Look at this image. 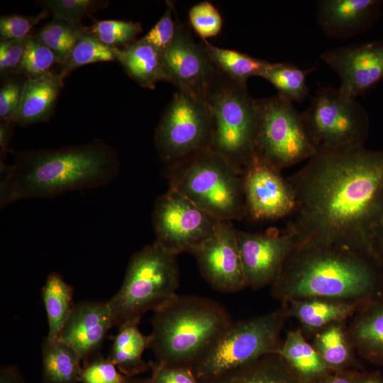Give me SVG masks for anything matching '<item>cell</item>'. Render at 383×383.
Here are the masks:
<instances>
[{"label":"cell","instance_id":"obj_1","mask_svg":"<svg viewBox=\"0 0 383 383\" xmlns=\"http://www.w3.org/2000/svg\"><path fill=\"white\" fill-rule=\"evenodd\" d=\"M287 180L296 205L286 231L296 244L313 240L372 250L371 233L383 216V150H318Z\"/></svg>","mask_w":383,"mask_h":383},{"label":"cell","instance_id":"obj_2","mask_svg":"<svg viewBox=\"0 0 383 383\" xmlns=\"http://www.w3.org/2000/svg\"><path fill=\"white\" fill-rule=\"evenodd\" d=\"M270 287L281 304L311 297L363 304L383 292V263L365 247L305 240L296 244Z\"/></svg>","mask_w":383,"mask_h":383},{"label":"cell","instance_id":"obj_3","mask_svg":"<svg viewBox=\"0 0 383 383\" xmlns=\"http://www.w3.org/2000/svg\"><path fill=\"white\" fill-rule=\"evenodd\" d=\"M12 155L10 165H1V209L21 200L105 186L116 177L121 165L117 152L100 139Z\"/></svg>","mask_w":383,"mask_h":383},{"label":"cell","instance_id":"obj_4","mask_svg":"<svg viewBox=\"0 0 383 383\" xmlns=\"http://www.w3.org/2000/svg\"><path fill=\"white\" fill-rule=\"evenodd\" d=\"M151 321L154 362L192 368L233 320L213 299L176 294L154 311Z\"/></svg>","mask_w":383,"mask_h":383},{"label":"cell","instance_id":"obj_5","mask_svg":"<svg viewBox=\"0 0 383 383\" xmlns=\"http://www.w3.org/2000/svg\"><path fill=\"white\" fill-rule=\"evenodd\" d=\"M170 188L219 219L247 216L243 175L210 148L167 166Z\"/></svg>","mask_w":383,"mask_h":383},{"label":"cell","instance_id":"obj_6","mask_svg":"<svg viewBox=\"0 0 383 383\" xmlns=\"http://www.w3.org/2000/svg\"><path fill=\"white\" fill-rule=\"evenodd\" d=\"M205 101L212 119L209 148L243 175L256 157L255 99L249 94L247 84L235 82L218 70Z\"/></svg>","mask_w":383,"mask_h":383},{"label":"cell","instance_id":"obj_7","mask_svg":"<svg viewBox=\"0 0 383 383\" xmlns=\"http://www.w3.org/2000/svg\"><path fill=\"white\" fill-rule=\"evenodd\" d=\"M176 257L156 242L133 255L121 288L108 301L113 326L139 324L145 312L155 311L177 294L179 272Z\"/></svg>","mask_w":383,"mask_h":383},{"label":"cell","instance_id":"obj_8","mask_svg":"<svg viewBox=\"0 0 383 383\" xmlns=\"http://www.w3.org/2000/svg\"><path fill=\"white\" fill-rule=\"evenodd\" d=\"M286 306L267 313L233 321L193 365L201 383H207L269 353H277L288 318Z\"/></svg>","mask_w":383,"mask_h":383},{"label":"cell","instance_id":"obj_9","mask_svg":"<svg viewBox=\"0 0 383 383\" xmlns=\"http://www.w3.org/2000/svg\"><path fill=\"white\" fill-rule=\"evenodd\" d=\"M256 156L276 170L309 160L316 152L301 112L279 95L256 99Z\"/></svg>","mask_w":383,"mask_h":383},{"label":"cell","instance_id":"obj_10","mask_svg":"<svg viewBox=\"0 0 383 383\" xmlns=\"http://www.w3.org/2000/svg\"><path fill=\"white\" fill-rule=\"evenodd\" d=\"M301 114L316 150L363 146L367 138V111L356 98L338 88L320 87Z\"/></svg>","mask_w":383,"mask_h":383},{"label":"cell","instance_id":"obj_11","mask_svg":"<svg viewBox=\"0 0 383 383\" xmlns=\"http://www.w3.org/2000/svg\"><path fill=\"white\" fill-rule=\"evenodd\" d=\"M211 115L205 100L177 91L155 133L157 152L166 166L209 148Z\"/></svg>","mask_w":383,"mask_h":383},{"label":"cell","instance_id":"obj_12","mask_svg":"<svg viewBox=\"0 0 383 383\" xmlns=\"http://www.w3.org/2000/svg\"><path fill=\"white\" fill-rule=\"evenodd\" d=\"M221 220L169 188L155 203L152 216L155 242L177 255H193Z\"/></svg>","mask_w":383,"mask_h":383},{"label":"cell","instance_id":"obj_13","mask_svg":"<svg viewBox=\"0 0 383 383\" xmlns=\"http://www.w3.org/2000/svg\"><path fill=\"white\" fill-rule=\"evenodd\" d=\"M204 279L216 291L234 293L247 287L231 221L221 220L211 235L194 252Z\"/></svg>","mask_w":383,"mask_h":383},{"label":"cell","instance_id":"obj_14","mask_svg":"<svg viewBox=\"0 0 383 383\" xmlns=\"http://www.w3.org/2000/svg\"><path fill=\"white\" fill-rule=\"evenodd\" d=\"M162 57L167 82L177 91L205 100L218 69L184 25L177 23L174 40Z\"/></svg>","mask_w":383,"mask_h":383},{"label":"cell","instance_id":"obj_15","mask_svg":"<svg viewBox=\"0 0 383 383\" xmlns=\"http://www.w3.org/2000/svg\"><path fill=\"white\" fill-rule=\"evenodd\" d=\"M236 238L247 286L254 290L275 282L296 245L295 238L286 231L252 233L236 230Z\"/></svg>","mask_w":383,"mask_h":383},{"label":"cell","instance_id":"obj_16","mask_svg":"<svg viewBox=\"0 0 383 383\" xmlns=\"http://www.w3.org/2000/svg\"><path fill=\"white\" fill-rule=\"evenodd\" d=\"M247 216L253 220H274L292 215L295 197L280 171L257 156L243 174Z\"/></svg>","mask_w":383,"mask_h":383},{"label":"cell","instance_id":"obj_17","mask_svg":"<svg viewBox=\"0 0 383 383\" xmlns=\"http://www.w3.org/2000/svg\"><path fill=\"white\" fill-rule=\"evenodd\" d=\"M322 60L338 75L339 89L356 98L383 80V40L327 50Z\"/></svg>","mask_w":383,"mask_h":383},{"label":"cell","instance_id":"obj_18","mask_svg":"<svg viewBox=\"0 0 383 383\" xmlns=\"http://www.w3.org/2000/svg\"><path fill=\"white\" fill-rule=\"evenodd\" d=\"M113 327L109 301H83L73 306L57 339L72 348L86 362L101 346Z\"/></svg>","mask_w":383,"mask_h":383},{"label":"cell","instance_id":"obj_19","mask_svg":"<svg viewBox=\"0 0 383 383\" xmlns=\"http://www.w3.org/2000/svg\"><path fill=\"white\" fill-rule=\"evenodd\" d=\"M382 5L380 0H321L317 22L328 38H349L375 24Z\"/></svg>","mask_w":383,"mask_h":383},{"label":"cell","instance_id":"obj_20","mask_svg":"<svg viewBox=\"0 0 383 383\" xmlns=\"http://www.w3.org/2000/svg\"><path fill=\"white\" fill-rule=\"evenodd\" d=\"M346 326L356 355L383 366V292L360 305Z\"/></svg>","mask_w":383,"mask_h":383},{"label":"cell","instance_id":"obj_21","mask_svg":"<svg viewBox=\"0 0 383 383\" xmlns=\"http://www.w3.org/2000/svg\"><path fill=\"white\" fill-rule=\"evenodd\" d=\"M288 317L297 319L306 332L311 334L334 322L347 321L362 304L324 298L311 297L293 300L286 304Z\"/></svg>","mask_w":383,"mask_h":383},{"label":"cell","instance_id":"obj_22","mask_svg":"<svg viewBox=\"0 0 383 383\" xmlns=\"http://www.w3.org/2000/svg\"><path fill=\"white\" fill-rule=\"evenodd\" d=\"M63 84L59 73L52 72L27 79L13 122L25 126L48 121Z\"/></svg>","mask_w":383,"mask_h":383},{"label":"cell","instance_id":"obj_23","mask_svg":"<svg viewBox=\"0 0 383 383\" xmlns=\"http://www.w3.org/2000/svg\"><path fill=\"white\" fill-rule=\"evenodd\" d=\"M115 52L116 60L141 87L152 89L158 82H167L162 54L141 38L123 48H115Z\"/></svg>","mask_w":383,"mask_h":383},{"label":"cell","instance_id":"obj_24","mask_svg":"<svg viewBox=\"0 0 383 383\" xmlns=\"http://www.w3.org/2000/svg\"><path fill=\"white\" fill-rule=\"evenodd\" d=\"M346 322H334L313 333L311 345L328 370H362L350 341Z\"/></svg>","mask_w":383,"mask_h":383},{"label":"cell","instance_id":"obj_25","mask_svg":"<svg viewBox=\"0 0 383 383\" xmlns=\"http://www.w3.org/2000/svg\"><path fill=\"white\" fill-rule=\"evenodd\" d=\"M207 383H306L278 353H269Z\"/></svg>","mask_w":383,"mask_h":383},{"label":"cell","instance_id":"obj_26","mask_svg":"<svg viewBox=\"0 0 383 383\" xmlns=\"http://www.w3.org/2000/svg\"><path fill=\"white\" fill-rule=\"evenodd\" d=\"M118 329L109 356L110 360L128 377L148 370L143 354L149 348L150 336L141 333L138 323H128Z\"/></svg>","mask_w":383,"mask_h":383},{"label":"cell","instance_id":"obj_27","mask_svg":"<svg viewBox=\"0 0 383 383\" xmlns=\"http://www.w3.org/2000/svg\"><path fill=\"white\" fill-rule=\"evenodd\" d=\"M277 353L306 383H312L331 371L306 340L301 328L287 333Z\"/></svg>","mask_w":383,"mask_h":383},{"label":"cell","instance_id":"obj_28","mask_svg":"<svg viewBox=\"0 0 383 383\" xmlns=\"http://www.w3.org/2000/svg\"><path fill=\"white\" fill-rule=\"evenodd\" d=\"M81 361L77 353L61 340L45 338L42 345L43 382H79Z\"/></svg>","mask_w":383,"mask_h":383},{"label":"cell","instance_id":"obj_29","mask_svg":"<svg viewBox=\"0 0 383 383\" xmlns=\"http://www.w3.org/2000/svg\"><path fill=\"white\" fill-rule=\"evenodd\" d=\"M41 294L48 324L46 338L56 340L73 307V289L59 273L52 272L48 276Z\"/></svg>","mask_w":383,"mask_h":383},{"label":"cell","instance_id":"obj_30","mask_svg":"<svg viewBox=\"0 0 383 383\" xmlns=\"http://www.w3.org/2000/svg\"><path fill=\"white\" fill-rule=\"evenodd\" d=\"M215 67L230 79L247 84L251 77H260L268 61L236 50L217 47L207 40L201 43Z\"/></svg>","mask_w":383,"mask_h":383},{"label":"cell","instance_id":"obj_31","mask_svg":"<svg viewBox=\"0 0 383 383\" xmlns=\"http://www.w3.org/2000/svg\"><path fill=\"white\" fill-rule=\"evenodd\" d=\"M313 69L304 70L289 62H270L260 77L272 84L278 94L292 102H301L309 95L306 78Z\"/></svg>","mask_w":383,"mask_h":383},{"label":"cell","instance_id":"obj_32","mask_svg":"<svg viewBox=\"0 0 383 383\" xmlns=\"http://www.w3.org/2000/svg\"><path fill=\"white\" fill-rule=\"evenodd\" d=\"M116 60L115 48L102 43L88 29L77 39L69 55L61 62L59 73L62 80L75 69L97 62Z\"/></svg>","mask_w":383,"mask_h":383},{"label":"cell","instance_id":"obj_33","mask_svg":"<svg viewBox=\"0 0 383 383\" xmlns=\"http://www.w3.org/2000/svg\"><path fill=\"white\" fill-rule=\"evenodd\" d=\"M88 29L81 23L74 24L52 18L40 29L35 37L62 62L69 55L79 36Z\"/></svg>","mask_w":383,"mask_h":383},{"label":"cell","instance_id":"obj_34","mask_svg":"<svg viewBox=\"0 0 383 383\" xmlns=\"http://www.w3.org/2000/svg\"><path fill=\"white\" fill-rule=\"evenodd\" d=\"M89 30L104 45L119 48L133 43L143 28L132 21L103 20L96 21Z\"/></svg>","mask_w":383,"mask_h":383},{"label":"cell","instance_id":"obj_35","mask_svg":"<svg viewBox=\"0 0 383 383\" xmlns=\"http://www.w3.org/2000/svg\"><path fill=\"white\" fill-rule=\"evenodd\" d=\"M61 60L35 36H28L26 40L23 57L19 69L27 79L35 78L50 72L55 64Z\"/></svg>","mask_w":383,"mask_h":383},{"label":"cell","instance_id":"obj_36","mask_svg":"<svg viewBox=\"0 0 383 383\" xmlns=\"http://www.w3.org/2000/svg\"><path fill=\"white\" fill-rule=\"evenodd\" d=\"M48 9L53 18L74 24H79L81 19L106 8L109 1L99 0H45L39 1Z\"/></svg>","mask_w":383,"mask_h":383},{"label":"cell","instance_id":"obj_37","mask_svg":"<svg viewBox=\"0 0 383 383\" xmlns=\"http://www.w3.org/2000/svg\"><path fill=\"white\" fill-rule=\"evenodd\" d=\"M129 377L123 374L109 357L99 354L84 362L79 382L82 383H127Z\"/></svg>","mask_w":383,"mask_h":383},{"label":"cell","instance_id":"obj_38","mask_svg":"<svg viewBox=\"0 0 383 383\" xmlns=\"http://www.w3.org/2000/svg\"><path fill=\"white\" fill-rule=\"evenodd\" d=\"M189 19L191 26L203 40L216 36L222 28L221 13L209 1H201L193 6L189 11Z\"/></svg>","mask_w":383,"mask_h":383},{"label":"cell","instance_id":"obj_39","mask_svg":"<svg viewBox=\"0 0 383 383\" xmlns=\"http://www.w3.org/2000/svg\"><path fill=\"white\" fill-rule=\"evenodd\" d=\"M50 14V11L45 9L35 16L10 14L1 16V41L28 38L34 26Z\"/></svg>","mask_w":383,"mask_h":383},{"label":"cell","instance_id":"obj_40","mask_svg":"<svg viewBox=\"0 0 383 383\" xmlns=\"http://www.w3.org/2000/svg\"><path fill=\"white\" fill-rule=\"evenodd\" d=\"M174 5L167 1V8L157 23L141 39L162 54L174 40L177 23L174 18Z\"/></svg>","mask_w":383,"mask_h":383},{"label":"cell","instance_id":"obj_41","mask_svg":"<svg viewBox=\"0 0 383 383\" xmlns=\"http://www.w3.org/2000/svg\"><path fill=\"white\" fill-rule=\"evenodd\" d=\"M23 82L8 80L0 89V118L13 122L19 108Z\"/></svg>","mask_w":383,"mask_h":383},{"label":"cell","instance_id":"obj_42","mask_svg":"<svg viewBox=\"0 0 383 383\" xmlns=\"http://www.w3.org/2000/svg\"><path fill=\"white\" fill-rule=\"evenodd\" d=\"M26 40H11L0 43L1 74L18 72L24 54Z\"/></svg>","mask_w":383,"mask_h":383},{"label":"cell","instance_id":"obj_43","mask_svg":"<svg viewBox=\"0 0 383 383\" xmlns=\"http://www.w3.org/2000/svg\"><path fill=\"white\" fill-rule=\"evenodd\" d=\"M150 366L153 383H201L190 367L165 366L155 362Z\"/></svg>","mask_w":383,"mask_h":383},{"label":"cell","instance_id":"obj_44","mask_svg":"<svg viewBox=\"0 0 383 383\" xmlns=\"http://www.w3.org/2000/svg\"><path fill=\"white\" fill-rule=\"evenodd\" d=\"M357 370L329 371L312 383H353Z\"/></svg>","mask_w":383,"mask_h":383},{"label":"cell","instance_id":"obj_45","mask_svg":"<svg viewBox=\"0 0 383 383\" xmlns=\"http://www.w3.org/2000/svg\"><path fill=\"white\" fill-rule=\"evenodd\" d=\"M370 245L375 255L383 263V216L372 231Z\"/></svg>","mask_w":383,"mask_h":383},{"label":"cell","instance_id":"obj_46","mask_svg":"<svg viewBox=\"0 0 383 383\" xmlns=\"http://www.w3.org/2000/svg\"><path fill=\"white\" fill-rule=\"evenodd\" d=\"M0 383H23V380L14 366H8L1 370Z\"/></svg>","mask_w":383,"mask_h":383},{"label":"cell","instance_id":"obj_47","mask_svg":"<svg viewBox=\"0 0 383 383\" xmlns=\"http://www.w3.org/2000/svg\"><path fill=\"white\" fill-rule=\"evenodd\" d=\"M353 383H383V377L378 372H367L357 370Z\"/></svg>","mask_w":383,"mask_h":383},{"label":"cell","instance_id":"obj_48","mask_svg":"<svg viewBox=\"0 0 383 383\" xmlns=\"http://www.w3.org/2000/svg\"><path fill=\"white\" fill-rule=\"evenodd\" d=\"M11 121H3L0 126V144L1 152H3L4 158L6 157V153L8 151L7 146L10 134Z\"/></svg>","mask_w":383,"mask_h":383},{"label":"cell","instance_id":"obj_49","mask_svg":"<svg viewBox=\"0 0 383 383\" xmlns=\"http://www.w3.org/2000/svg\"><path fill=\"white\" fill-rule=\"evenodd\" d=\"M127 383H153L151 377L149 378H136L129 377Z\"/></svg>","mask_w":383,"mask_h":383},{"label":"cell","instance_id":"obj_50","mask_svg":"<svg viewBox=\"0 0 383 383\" xmlns=\"http://www.w3.org/2000/svg\"><path fill=\"white\" fill-rule=\"evenodd\" d=\"M382 209H383V196H382Z\"/></svg>","mask_w":383,"mask_h":383}]
</instances>
